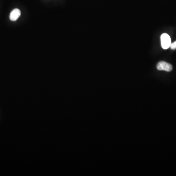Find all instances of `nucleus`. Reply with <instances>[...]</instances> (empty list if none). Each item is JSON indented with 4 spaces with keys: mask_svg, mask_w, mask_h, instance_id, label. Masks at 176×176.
Returning <instances> with one entry per match:
<instances>
[{
    "mask_svg": "<svg viewBox=\"0 0 176 176\" xmlns=\"http://www.w3.org/2000/svg\"><path fill=\"white\" fill-rule=\"evenodd\" d=\"M161 47L164 50H167L170 47L171 45V39L168 34L164 33L160 36Z\"/></svg>",
    "mask_w": 176,
    "mask_h": 176,
    "instance_id": "f257e3e1",
    "label": "nucleus"
},
{
    "mask_svg": "<svg viewBox=\"0 0 176 176\" xmlns=\"http://www.w3.org/2000/svg\"><path fill=\"white\" fill-rule=\"evenodd\" d=\"M157 69L159 71H164L170 72L173 69V67L170 64L164 61L159 62L157 66Z\"/></svg>",
    "mask_w": 176,
    "mask_h": 176,
    "instance_id": "f03ea898",
    "label": "nucleus"
},
{
    "mask_svg": "<svg viewBox=\"0 0 176 176\" xmlns=\"http://www.w3.org/2000/svg\"><path fill=\"white\" fill-rule=\"evenodd\" d=\"M21 16V11L19 9H15L10 13L9 18L12 21H16Z\"/></svg>",
    "mask_w": 176,
    "mask_h": 176,
    "instance_id": "7ed1b4c3",
    "label": "nucleus"
}]
</instances>
